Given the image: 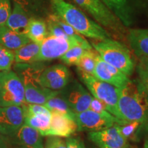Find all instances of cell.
Returning <instances> with one entry per match:
<instances>
[{
  "instance_id": "1",
  "label": "cell",
  "mask_w": 148,
  "mask_h": 148,
  "mask_svg": "<svg viewBox=\"0 0 148 148\" xmlns=\"http://www.w3.org/2000/svg\"><path fill=\"white\" fill-rule=\"evenodd\" d=\"M119 109L125 121H138L148 127V92L137 79H129L119 88Z\"/></svg>"
},
{
  "instance_id": "2",
  "label": "cell",
  "mask_w": 148,
  "mask_h": 148,
  "mask_svg": "<svg viewBox=\"0 0 148 148\" xmlns=\"http://www.w3.org/2000/svg\"><path fill=\"white\" fill-rule=\"evenodd\" d=\"M51 3L55 14L82 36L98 40L110 38V34L106 29L88 18L75 5L64 0H51Z\"/></svg>"
},
{
  "instance_id": "3",
  "label": "cell",
  "mask_w": 148,
  "mask_h": 148,
  "mask_svg": "<svg viewBox=\"0 0 148 148\" xmlns=\"http://www.w3.org/2000/svg\"><path fill=\"white\" fill-rule=\"evenodd\" d=\"M45 69L39 63H18L14 66L16 73L20 77L25 90L27 103L44 105L48 99L58 94V90L45 88L40 82V75Z\"/></svg>"
},
{
  "instance_id": "4",
  "label": "cell",
  "mask_w": 148,
  "mask_h": 148,
  "mask_svg": "<svg viewBox=\"0 0 148 148\" xmlns=\"http://www.w3.org/2000/svg\"><path fill=\"white\" fill-rule=\"evenodd\" d=\"M92 45L107 63L114 66L128 77L134 73L136 68L135 61L129 49L121 42L108 38L92 42Z\"/></svg>"
},
{
  "instance_id": "5",
  "label": "cell",
  "mask_w": 148,
  "mask_h": 148,
  "mask_svg": "<svg viewBox=\"0 0 148 148\" xmlns=\"http://www.w3.org/2000/svg\"><path fill=\"white\" fill-rule=\"evenodd\" d=\"M76 71L79 79L88 88L92 97L106 103L107 110L110 114L125 121L119 109V88L81 70L77 69Z\"/></svg>"
},
{
  "instance_id": "6",
  "label": "cell",
  "mask_w": 148,
  "mask_h": 148,
  "mask_svg": "<svg viewBox=\"0 0 148 148\" xmlns=\"http://www.w3.org/2000/svg\"><path fill=\"white\" fill-rule=\"evenodd\" d=\"M25 103L23 84L17 74L10 70L0 72V106H21Z\"/></svg>"
},
{
  "instance_id": "7",
  "label": "cell",
  "mask_w": 148,
  "mask_h": 148,
  "mask_svg": "<svg viewBox=\"0 0 148 148\" xmlns=\"http://www.w3.org/2000/svg\"><path fill=\"white\" fill-rule=\"evenodd\" d=\"M74 120L77 126V131L88 132L108 128L115 124H123L127 121L118 119L108 112L100 114L90 109L74 113Z\"/></svg>"
},
{
  "instance_id": "8",
  "label": "cell",
  "mask_w": 148,
  "mask_h": 148,
  "mask_svg": "<svg viewBox=\"0 0 148 148\" xmlns=\"http://www.w3.org/2000/svg\"><path fill=\"white\" fill-rule=\"evenodd\" d=\"M89 13L97 23L116 33L123 32L122 23L101 0H73Z\"/></svg>"
},
{
  "instance_id": "9",
  "label": "cell",
  "mask_w": 148,
  "mask_h": 148,
  "mask_svg": "<svg viewBox=\"0 0 148 148\" xmlns=\"http://www.w3.org/2000/svg\"><path fill=\"white\" fill-rule=\"evenodd\" d=\"M58 95L64 99L73 113H79L89 108L92 97L75 79H71L65 87L58 90Z\"/></svg>"
},
{
  "instance_id": "10",
  "label": "cell",
  "mask_w": 148,
  "mask_h": 148,
  "mask_svg": "<svg viewBox=\"0 0 148 148\" xmlns=\"http://www.w3.org/2000/svg\"><path fill=\"white\" fill-rule=\"evenodd\" d=\"M88 138L99 148H129L130 143L120 130L119 124L88 133Z\"/></svg>"
},
{
  "instance_id": "11",
  "label": "cell",
  "mask_w": 148,
  "mask_h": 148,
  "mask_svg": "<svg viewBox=\"0 0 148 148\" xmlns=\"http://www.w3.org/2000/svg\"><path fill=\"white\" fill-rule=\"evenodd\" d=\"M79 45L71 40L58 38L49 34L40 44L37 62H45L60 58L70 48Z\"/></svg>"
},
{
  "instance_id": "12",
  "label": "cell",
  "mask_w": 148,
  "mask_h": 148,
  "mask_svg": "<svg viewBox=\"0 0 148 148\" xmlns=\"http://www.w3.org/2000/svg\"><path fill=\"white\" fill-rule=\"evenodd\" d=\"M39 79L43 87L53 90H60L71 81V73L65 65L58 64L45 68L40 74Z\"/></svg>"
},
{
  "instance_id": "13",
  "label": "cell",
  "mask_w": 148,
  "mask_h": 148,
  "mask_svg": "<svg viewBox=\"0 0 148 148\" xmlns=\"http://www.w3.org/2000/svg\"><path fill=\"white\" fill-rule=\"evenodd\" d=\"M24 124L22 106H0V133L5 136L14 134Z\"/></svg>"
},
{
  "instance_id": "14",
  "label": "cell",
  "mask_w": 148,
  "mask_h": 148,
  "mask_svg": "<svg viewBox=\"0 0 148 148\" xmlns=\"http://www.w3.org/2000/svg\"><path fill=\"white\" fill-rule=\"evenodd\" d=\"M94 76L119 88L123 87L130 79L125 73L105 62L99 54L96 60Z\"/></svg>"
},
{
  "instance_id": "15",
  "label": "cell",
  "mask_w": 148,
  "mask_h": 148,
  "mask_svg": "<svg viewBox=\"0 0 148 148\" xmlns=\"http://www.w3.org/2000/svg\"><path fill=\"white\" fill-rule=\"evenodd\" d=\"M42 136L38 130L24 123L14 134L5 139L24 148H44Z\"/></svg>"
},
{
  "instance_id": "16",
  "label": "cell",
  "mask_w": 148,
  "mask_h": 148,
  "mask_svg": "<svg viewBox=\"0 0 148 148\" xmlns=\"http://www.w3.org/2000/svg\"><path fill=\"white\" fill-rule=\"evenodd\" d=\"M77 130V124L73 118L58 112H51L50 127L47 136L67 138L76 132Z\"/></svg>"
},
{
  "instance_id": "17",
  "label": "cell",
  "mask_w": 148,
  "mask_h": 148,
  "mask_svg": "<svg viewBox=\"0 0 148 148\" xmlns=\"http://www.w3.org/2000/svg\"><path fill=\"white\" fill-rule=\"evenodd\" d=\"M127 40L138 59L148 58V29H130Z\"/></svg>"
},
{
  "instance_id": "18",
  "label": "cell",
  "mask_w": 148,
  "mask_h": 148,
  "mask_svg": "<svg viewBox=\"0 0 148 148\" xmlns=\"http://www.w3.org/2000/svg\"><path fill=\"white\" fill-rule=\"evenodd\" d=\"M112 14L125 26L132 23V10L129 0H101Z\"/></svg>"
},
{
  "instance_id": "19",
  "label": "cell",
  "mask_w": 148,
  "mask_h": 148,
  "mask_svg": "<svg viewBox=\"0 0 148 148\" xmlns=\"http://www.w3.org/2000/svg\"><path fill=\"white\" fill-rule=\"evenodd\" d=\"M30 41L25 34L11 30L5 25L0 27V45L7 49L14 51Z\"/></svg>"
},
{
  "instance_id": "20",
  "label": "cell",
  "mask_w": 148,
  "mask_h": 148,
  "mask_svg": "<svg viewBox=\"0 0 148 148\" xmlns=\"http://www.w3.org/2000/svg\"><path fill=\"white\" fill-rule=\"evenodd\" d=\"M29 21L28 16L23 7L18 3H15L5 26L16 32L25 34Z\"/></svg>"
},
{
  "instance_id": "21",
  "label": "cell",
  "mask_w": 148,
  "mask_h": 148,
  "mask_svg": "<svg viewBox=\"0 0 148 148\" xmlns=\"http://www.w3.org/2000/svg\"><path fill=\"white\" fill-rule=\"evenodd\" d=\"M40 44L30 41L14 51V61L16 63H33L36 62V59L40 51Z\"/></svg>"
},
{
  "instance_id": "22",
  "label": "cell",
  "mask_w": 148,
  "mask_h": 148,
  "mask_svg": "<svg viewBox=\"0 0 148 148\" xmlns=\"http://www.w3.org/2000/svg\"><path fill=\"white\" fill-rule=\"evenodd\" d=\"M25 34L31 41L40 45L49 35L47 23L42 20L30 18L25 31Z\"/></svg>"
},
{
  "instance_id": "23",
  "label": "cell",
  "mask_w": 148,
  "mask_h": 148,
  "mask_svg": "<svg viewBox=\"0 0 148 148\" xmlns=\"http://www.w3.org/2000/svg\"><path fill=\"white\" fill-rule=\"evenodd\" d=\"M122 134L127 141L137 142L142 134L148 131V127L138 121H126L123 124H119Z\"/></svg>"
},
{
  "instance_id": "24",
  "label": "cell",
  "mask_w": 148,
  "mask_h": 148,
  "mask_svg": "<svg viewBox=\"0 0 148 148\" xmlns=\"http://www.w3.org/2000/svg\"><path fill=\"white\" fill-rule=\"evenodd\" d=\"M51 115L39 114L24 116V123L38 130L42 136H47L50 127Z\"/></svg>"
},
{
  "instance_id": "25",
  "label": "cell",
  "mask_w": 148,
  "mask_h": 148,
  "mask_svg": "<svg viewBox=\"0 0 148 148\" xmlns=\"http://www.w3.org/2000/svg\"><path fill=\"white\" fill-rule=\"evenodd\" d=\"M92 49V47L89 42L79 44L70 48L62 56L60 60L67 65H75L79 58L84 54L86 51Z\"/></svg>"
},
{
  "instance_id": "26",
  "label": "cell",
  "mask_w": 148,
  "mask_h": 148,
  "mask_svg": "<svg viewBox=\"0 0 148 148\" xmlns=\"http://www.w3.org/2000/svg\"><path fill=\"white\" fill-rule=\"evenodd\" d=\"M43 106L50 111V112H58L70 116L74 119V113L67 106L64 99L58 95V94L48 99Z\"/></svg>"
},
{
  "instance_id": "27",
  "label": "cell",
  "mask_w": 148,
  "mask_h": 148,
  "mask_svg": "<svg viewBox=\"0 0 148 148\" xmlns=\"http://www.w3.org/2000/svg\"><path fill=\"white\" fill-rule=\"evenodd\" d=\"M97 55V52L94 51L93 49L86 51L75 64L77 69L94 76Z\"/></svg>"
},
{
  "instance_id": "28",
  "label": "cell",
  "mask_w": 148,
  "mask_h": 148,
  "mask_svg": "<svg viewBox=\"0 0 148 148\" xmlns=\"http://www.w3.org/2000/svg\"><path fill=\"white\" fill-rule=\"evenodd\" d=\"M47 29H48V32L49 34L52 35L53 36L58 37V38H64V39L71 40V41L75 42L77 44H82V43H79L75 40H72L71 38H69V36H68L65 32H64V30L62 29L59 24L57 23L55 19V15L54 14H51L49 16V17L47 18ZM86 43V42H85Z\"/></svg>"
},
{
  "instance_id": "29",
  "label": "cell",
  "mask_w": 148,
  "mask_h": 148,
  "mask_svg": "<svg viewBox=\"0 0 148 148\" xmlns=\"http://www.w3.org/2000/svg\"><path fill=\"white\" fill-rule=\"evenodd\" d=\"M136 69L138 82L148 92V58L138 59V63L136 65Z\"/></svg>"
},
{
  "instance_id": "30",
  "label": "cell",
  "mask_w": 148,
  "mask_h": 148,
  "mask_svg": "<svg viewBox=\"0 0 148 148\" xmlns=\"http://www.w3.org/2000/svg\"><path fill=\"white\" fill-rule=\"evenodd\" d=\"M14 61V51L0 45V71H9Z\"/></svg>"
},
{
  "instance_id": "31",
  "label": "cell",
  "mask_w": 148,
  "mask_h": 148,
  "mask_svg": "<svg viewBox=\"0 0 148 148\" xmlns=\"http://www.w3.org/2000/svg\"><path fill=\"white\" fill-rule=\"evenodd\" d=\"M11 12L10 0H0V27L5 26Z\"/></svg>"
},
{
  "instance_id": "32",
  "label": "cell",
  "mask_w": 148,
  "mask_h": 148,
  "mask_svg": "<svg viewBox=\"0 0 148 148\" xmlns=\"http://www.w3.org/2000/svg\"><path fill=\"white\" fill-rule=\"evenodd\" d=\"M44 148H66V141L56 136H47Z\"/></svg>"
},
{
  "instance_id": "33",
  "label": "cell",
  "mask_w": 148,
  "mask_h": 148,
  "mask_svg": "<svg viewBox=\"0 0 148 148\" xmlns=\"http://www.w3.org/2000/svg\"><path fill=\"white\" fill-rule=\"evenodd\" d=\"M88 109L100 114L106 113V112H108V110H107L106 103L94 97H92V99L91 101H90V106Z\"/></svg>"
},
{
  "instance_id": "34",
  "label": "cell",
  "mask_w": 148,
  "mask_h": 148,
  "mask_svg": "<svg viewBox=\"0 0 148 148\" xmlns=\"http://www.w3.org/2000/svg\"><path fill=\"white\" fill-rule=\"evenodd\" d=\"M66 148H86L84 143L79 138L69 136L65 140Z\"/></svg>"
},
{
  "instance_id": "35",
  "label": "cell",
  "mask_w": 148,
  "mask_h": 148,
  "mask_svg": "<svg viewBox=\"0 0 148 148\" xmlns=\"http://www.w3.org/2000/svg\"><path fill=\"white\" fill-rule=\"evenodd\" d=\"M0 148H8L6 143V140H5L4 137L1 136V133H0Z\"/></svg>"
},
{
  "instance_id": "36",
  "label": "cell",
  "mask_w": 148,
  "mask_h": 148,
  "mask_svg": "<svg viewBox=\"0 0 148 148\" xmlns=\"http://www.w3.org/2000/svg\"><path fill=\"white\" fill-rule=\"evenodd\" d=\"M143 148H148V137L146 138L145 141H144Z\"/></svg>"
},
{
  "instance_id": "37",
  "label": "cell",
  "mask_w": 148,
  "mask_h": 148,
  "mask_svg": "<svg viewBox=\"0 0 148 148\" xmlns=\"http://www.w3.org/2000/svg\"><path fill=\"white\" fill-rule=\"evenodd\" d=\"M16 148H24V147H20V146H18V147H16Z\"/></svg>"
},
{
  "instance_id": "38",
  "label": "cell",
  "mask_w": 148,
  "mask_h": 148,
  "mask_svg": "<svg viewBox=\"0 0 148 148\" xmlns=\"http://www.w3.org/2000/svg\"></svg>"
}]
</instances>
